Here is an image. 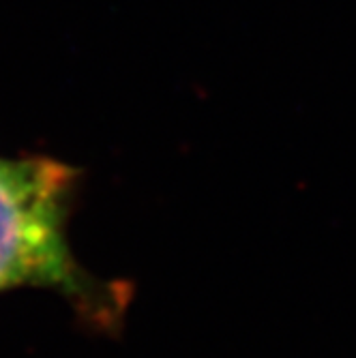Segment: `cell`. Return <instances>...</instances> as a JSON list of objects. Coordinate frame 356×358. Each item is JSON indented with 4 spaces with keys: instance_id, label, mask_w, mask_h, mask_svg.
Masks as SVG:
<instances>
[{
    "instance_id": "cell-1",
    "label": "cell",
    "mask_w": 356,
    "mask_h": 358,
    "mask_svg": "<svg viewBox=\"0 0 356 358\" xmlns=\"http://www.w3.org/2000/svg\"><path fill=\"white\" fill-rule=\"evenodd\" d=\"M76 172L45 157H0V292L48 287L92 322L124 309L122 292L92 279L69 249L67 217Z\"/></svg>"
}]
</instances>
